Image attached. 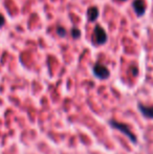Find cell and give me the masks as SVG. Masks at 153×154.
<instances>
[{
  "label": "cell",
  "instance_id": "5b68a950",
  "mask_svg": "<svg viewBox=\"0 0 153 154\" xmlns=\"http://www.w3.org/2000/svg\"><path fill=\"white\" fill-rule=\"evenodd\" d=\"M139 109L144 116L147 119H153V106H146L144 104H139Z\"/></svg>",
  "mask_w": 153,
  "mask_h": 154
},
{
  "label": "cell",
  "instance_id": "3957f363",
  "mask_svg": "<svg viewBox=\"0 0 153 154\" xmlns=\"http://www.w3.org/2000/svg\"><path fill=\"white\" fill-rule=\"evenodd\" d=\"M92 72H93V75L100 80H106V79H108L109 75H110L109 69L107 68L105 65L101 64V63H96V64L94 65L93 68H92Z\"/></svg>",
  "mask_w": 153,
  "mask_h": 154
},
{
  "label": "cell",
  "instance_id": "30bf717a",
  "mask_svg": "<svg viewBox=\"0 0 153 154\" xmlns=\"http://www.w3.org/2000/svg\"><path fill=\"white\" fill-rule=\"evenodd\" d=\"M137 72H139L137 68H136V67L133 66V67H132V73H133V75H137Z\"/></svg>",
  "mask_w": 153,
  "mask_h": 154
},
{
  "label": "cell",
  "instance_id": "7a4b0ae2",
  "mask_svg": "<svg viewBox=\"0 0 153 154\" xmlns=\"http://www.w3.org/2000/svg\"><path fill=\"white\" fill-rule=\"evenodd\" d=\"M109 125L112 128H115V129L121 131L122 133H124L126 136H128L131 142L136 143V136L130 131V129H129V127L127 125H125V124H123V123H118V122H116V121H109Z\"/></svg>",
  "mask_w": 153,
  "mask_h": 154
},
{
  "label": "cell",
  "instance_id": "ba28073f",
  "mask_svg": "<svg viewBox=\"0 0 153 154\" xmlns=\"http://www.w3.org/2000/svg\"><path fill=\"white\" fill-rule=\"evenodd\" d=\"M57 32H58V35H59L60 37H65L66 36L65 29H64V27H62V26H58L57 27Z\"/></svg>",
  "mask_w": 153,
  "mask_h": 154
},
{
  "label": "cell",
  "instance_id": "8fae6325",
  "mask_svg": "<svg viewBox=\"0 0 153 154\" xmlns=\"http://www.w3.org/2000/svg\"><path fill=\"white\" fill-rule=\"evenodd\" d=\"M121 1H126V0H121Z\"/></svg>",
  "mask_w": 153,
  "mask_h": 154
},
{
  "label": "cell",
  "instance_id": "8992f818",
  "mask_svg": "<svg viewBox=\"0 0 153 154\" xmlns=\"http://www.w3.org/2000/svg\"><path fill=\"white\" fill-rule=\"evenodd\" d=\"M87 17L89 22H94L99 17V8L96 6H91L87 11Z\"/></svg>",
  "mask_w": 153,
  "mask_h": 154
},
{
  "label": "cell",
  "instance_id": "277c9868",
  "mask_svg": "<svg viewBox=\"0 0 153 154\" xmlns=\"http://www.w3.org/2000/svg\"><path fill=\"white\" fill-rule=\"evenodd\" d=\"M133 10L139 17H142L146 13V2L145 0H133Z\"/></svg>",
  "mask_w": 153,
  "mask_h": 154
},
{
  "label": "cell",
  "instance_id": "52a82bcc",
  "mask_svg": "<svg viewBox=\"0 0 153 154\" xmlns=\"http://www.w3.org/2000/svg\"><path fill=\"white\" fill-rule=\"evenodd\" d=\"M72 38H74V39L80 38V36H81V32H80V29L74 27V29H72Z\"/></svg>",
  "mask_w": 153,
  "mask_h": 154
},
{
  "label": "cell",
  "instance_id": "9c48e42d",
  "mask_svg": "<svg viewBox=\"0 0 153 154\" xmlns=\"http://www.w3.org/2000/svg\"><path fill=\"white\" fill-rule=\"evenodd\" d=\"M3 24H4V17L0 14V26H2Z\"/></svg>",
  "mask_w": 153,
  "mask_h": 154
},
{
  "label": "cell",
  "instance_id": "6da1fadb",
  "mask_svg": "<svg viewBox=\"0 0 153 154\" xmlns=\"http://www.w3.org/2000/svg\"><path fill=\"white\" fill-rule=\"evenodd\" d=\"M107 39H108V37H107V34H106V32H105V29H103L101 25H99V24L96 25L93 34H92V37H91L92 44L102 45L106 42Z\"/></svg>",
  "mask_w": 153,
  "mask_h": 154
}]
</instances>
